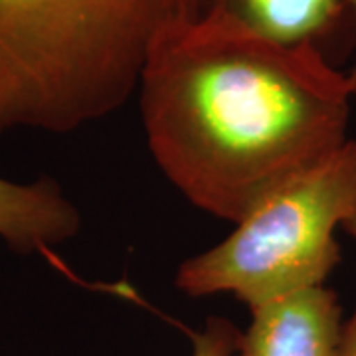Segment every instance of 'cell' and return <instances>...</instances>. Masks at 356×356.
Wrapping results in <instances>:
<instances>
[{
    "mask_svg": "<svg viewBox=\"0 0 356 356\" xmlns=\"http://www.w3.org/2000/svg\"><path fill=\"white\" fill-rule=\"evenodd\" d=\"M137 93L163 175L234 224L343 147L355 99L317 51L202 16L161 36Z\"/></svg>",
    "mask_w": 356,
    "mask_h": 356,
    "instance_id": "obj_1",
    "label": "cell"
},
{
    "mask_svg": "<svg viewBox=\"0 0 356 356\" xmlns=\"http://www.w3.org/2000/svg\"><path fill=\"white\" fill-rule=\"evenodd\" d=\"M202 0H0V135L70 133L117 111L154 44Z\"/></svg>",
    "mask_w": 356,
    "mask_h": 356,
    "instance_id": "obj_2",
    "label": "cell"
},
{
    "mask_svg": "<svg viewBox=\"0 0 356 356\" xmlns=\"http://www.w3.org/2000/svg\"><path fill=\"white\" fill-rule=\"evenodd\" d=\"M356 208V140L293 178L226 240L184 259L175 287L188 297L232 293L250 309L325 285L341 259L337 229Z\"/></svg>",
    "mask_w": 356,
    "mask_h": 356,
    "instance_id": "obj_3",
    "label": "cell"
},
{
    "mask_svg": "<svg viewBox=\"0 0 356 356\" xmlns=\"http://www.w3.org/2000/svg\"><path fill=\"white\" fill-rule=\"evenodd\" d=\"M200 16L280 46L317 51L339 70L356 51L353 0H202Z\"/></svg>",
    "mask_w": 356,
    "mask_h": 356,
    "instance_id": "obj_4",
    "label": "cell"
},
{
    "mask_svg": "<svg viewBox=\"0 0 356 356\" xmlns=\"http://www.w3.org/2000/svg\"><path fill=\"white\" fill-rule=\"evenodd\" d=\"M240 332V356H337L343 337V309L327 285L291 293L250 309Z\"/></svg>",
    "mask_w": 356,
    "mask_h": 356,
    "instance_id": "obj_5",
    "label": "cell"
},
{
    "mask_svg": "<svg viewBox=\"0 0 356 356\" xmlns=\"http://www.w3.org/2000/svg\"><path fill=\"white\" fill-rule=\"evenodd\" d=\"M79 228V210L51 178L30 184L0 178V238L13 250L48 254L51 245L72 240Z\"/></svg>",
    "mask_w": 356,
    "mask_h": 356,
    "instance_id": "obj_6",
    "label": "cell"
},
{
    "mask_svg": "<svg viewBox=\"0 0 356 356\" xmlns=\"http://www.w3.org/2000/svg\"><path fill=\"white\" fill-rule=\"evenodd\" d=\"M240 332L226 317H210L200 331L192 332L191 356H240Z\"/></svg>",
    "mask_w": 356,
    "mask_h": 356,
    "instance_id": "obj_7",
    "label": "cell"
},
{
    "mask_svg": "<svg viewBox=\"0 0 356 356\" xmlns=\"http://www.w3.org/2000/svg\"><path fill=\"white\" fill-rule=\"evenodd\" d=\"M337 356H356V303L353 309V315L344 323L343 337H341V346Z\"/></svg>",
    "mask_w": 356,
    "mask_h": 356,
    "instance_id": "obj_8",
    "label": "cell"
},
{
    "mask_svg": "<svg viewBox=\"0 0 356 356\" xmlns=\"http://www.w3.org/2000/svg\"><path fill=\"white\" fill-rule=\"evenodd\" d=\"M353 6H355V18H356V0H353ZM346 77H348V81H350V88H353V93H355V97H356V51H355V56H353V64H350L348 72H346Z\"/></svg>",
    "mask_w": 356,
    "mask_h": 356,
    "instance_id": "obj_9",
    "label": "cell"
},
{
    "mask_svg": "<svg viewBox=\"0 0 356 356\" xmlns=\"http://www.w3.org/2000/svg\"><path fill=\"white\" fill-rule=\"evenodd\" d=\"M343 229L346 232V234H350V236H353V238L356 240V208H355V212L350 214V218L344 222Z\"/></svg>",
    "mask_w": 356,
    "mask_h": 356,
    "instance_id": "obj_10",
    "label": "cell"
}]
</instances>
